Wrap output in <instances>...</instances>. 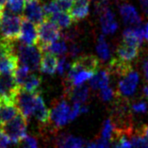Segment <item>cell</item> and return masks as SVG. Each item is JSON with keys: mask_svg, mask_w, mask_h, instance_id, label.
I'll return each instance as SVG.
<instances>
[{"mask_svg": "<svg viewBox=\"0 0 148 148\" xmlns=\"http://www.w3.org/2000/svg\"><path fill=\"white\" fill-rule=\"evenodd\" d=\"M21 24H22V16L12 13L6 8L3 9L0 20L1 40L14 42L19 39Z\"/></svg>", "mask_w": 148, "mask_h": 148, "instance_id": "obj_1", "label": "cell"}, {"mask_svg": "<svg viewBox=\"0 0 148 148\" xmlns=\"http://www.w3.org/2000/svg\"><path fill=\"white\" fill-rule=\"evenodd\" d=\"M19 58L15 53L14 42L0 41V75H12L17 68Z\"/></svg>", "mask_w": 148, "mask_h": 148, "instance_id": "obj_2", "label": "cell"}, {"mask_svg": "<svg viewBox=\"0 0 148 148\" xmlns=\"http://www.w3.org/2000/svg\"><path fill=\"white\" fill-rule=\"evenodd\" d=\"M42 50L39 45H27L25 44L18 45L17 56L22 65L26 66L30 72L37 71L42 57Z\"/></svg>", "mask_w": 148, "mask_h": 148, "instance_id": "obj_3", "label": "cell"}, {"mask_svg": "<svg viewBox=\"0 0 148 148\" xmlns=\"http://www.w3.org/2000/svg\"><path fill=\"white\" fill-rule=\"evenodd\" d=\"M27 119L19 112L12 121L2 125L1 130L13 143H19L27 136Z\"/></svg>", "mask_w": 148, "mask_h": 148, "instance_id": "obj_4", "label": "cell"}, {"mask_svg": "<svg viewBox=\"0 0 148 148\" xmlns=\"http://www.w3.org/2000/svg\"><path fill=\"white\" fill-rule=\"evenodd\" d=\"M60 28L49 19H45L40 26H38V45L45 52L47 46L60 39Z\"/></svg>", "mask_w": 148, "mask_h": 148, "instance_id": "obj_5", "label": "cell"}, {"mask_svg": "<svg viewBox=\"0 0 148 148\" xmlns=\"http://www.w3.org/2000/svg\"><path fill=\"white\" fill-rule=\"evenodd\" d=\"M50 121L52 122L56 129L62 127L71 122V108L66 99H56L52 103L50 110Z\"/></svg>", "mask_w": 148, "mask_h": 148, "instance_id": "obj_6", "label": "cell"}, {"mask_svg": "<svg viewBox=\"0 0 148 148\" xmlns=\"http://www.w3.org/2000/svg\"><path fill=\"white\" fill-rule=\"evenodd\" d=\"M139 83V74L134 69L127 75L123 77L118 82L117 91L115 92L117 98L127 99L129 96L134 95L136 88Z\"/></svg>", "mask_w": 148, "mask_h": 148, "instance_id": "obj_7", "label": "cell"}, {"mask_svg": "<svg viewBox=\"0 0 148 148\" xmlns=\"http://www.w3.org/2000/svg\"><path fill=\"white\" fill-rule=\"evenodd\" d=\"M37 95V93H36ZM36 95L24 91L21 87L17 95V106L18 110L25 117L29 120L30 117L34 114Z\"/></svg>", "mask_w": 148, "mask_h": 148, "instance_id": "obj_8", "label": "cell"}, {"mask_svg": "<svg viewBox=\"0 0 148 148\" xmlns=\"http://www.w3.org/2000/svg\"><path fill=\"white\" fill-rule=\"evenodd\" d=\"M41 1L42 0H27L26 8L23 13L24 17H26L37 27L46 19Z\"/></svg>", "mask_w": 148, "mask_h": 148, "instance_id": "obj_9", "label": "cell"}, {"mask_svg": "<svg viewBox=\"0 0 148 148\" xmlns=\"http://www.w3.org/2000/svg\"><path fill=\"white\" fill-rule=\"evenodd\" d=\"M19 40L27 45H38V27L22 15Z\"/></svg>", "mask_w": 148, "mask_h": 148, "instance_id": "obj_10", "label": "cell"}, {"mask_svg": "<svg viewBox=\"0 0 148 148\" xmlns=\"http://www.w3.org/2000/svg\"><path fill=\"white\" fill-rule=\"evenodd\" d=\"M144 40V27H127L123 32V42L127 45L140 48Z\"/></svg>", "mask_w": 148, "mask_h": 148, "instance_id": "obj_11", "label": "cell"}, {"mask_svg": "<svg viewBox=\"0 0 148 148\" xmlns=\"http://www.w3.org/2000/svg\"><path fill=\"white\" fill-rule=\"evenodd\" d=\"M33 115L35 116L36 120L39 122L41 128L47 126L50 123V110L45 106L41 92L36 95V103Z\"/></svg>", "mask_w": 148, "mask_h": 148, "instance_id": "obj_12", "label": "cell"}, {"mask_svg": "<svg viewBox=\"0 0 148 148\" xmlns=\"http://www.w3.org/2000/svg\"><path fill=\"white\" fill-rule=\"evenodd\" d=\"M90 88L87 85L73 86L69 91L64 92V99H69L74 104L84 105L89 98Z\"/></svg>", "mask_w": 148, "mask_h": 148, "instance_id": "obj_13", "label": "cell"}, {"mask_svg": "<svg viewBox=\"0 0 148 148\" xmlns=\"http://www.w3.org/2000/svg\"><path fill=\"white\" fill-rule=\"evenodd\" d=\"M100 24L104 34H112L118 29V23L114 18V13L109 8L100 13Z\"/></svg>", "mask_w": 148, "mask_h": 148, "instance_id": "obj_14", "label": "cell"}, {"mask_svg": "<svg viewBox=\"0 0 148 148\" xmlns=\"http://www.w3.org/2000/svg\"><path fill=\"white\" fill-rule=\"evenodd\" d=\"M55 148H86V146L85 142L81 138L68 134H60L56 138Z\"/></svg>", "mask_w": 148, "mask_h": 148, "instance_id": "obj_15", "label": "cell"}, {"mask_svg": "<svg viewBox=\"0 0 148 148\" xmlns=\"http://www.w3.org/2000/svg\"><path fill=\"white\" fill-rule=\"evenodd\" d=\"M119 10L125 25H133V26L139 27V25L142 23V18L133 6L124 3L119 7Z\"/></svg>", "mask_w": 148, "mask_h": 148, "instance_id": "obj_16", "label": "cell"}, {"mask_svg": "<svg viewBox=\"0 0 148 148\" xmlns=\"http://www.w3.org/2000/svg\"><path fill=\"white\" fill-rule=\"evenodd\" d=\"M79 64L83 71L91 72L92 74H96L99 71L100 61L98 58L92 54H86V55H81L77 57L75 60Z\"/></svg>", "mask_w": 148, "mask_h": 148, "instance_id": "obj_17", "label": "cell"}, {"mask_svg": "<svg viewBox=\"0 0 148 148\" xmlns=\"http://www.w3.org/2000/svg\"><path fill=\"white\" fill-rule=\"evenodd\" d=\"M90 2L89 0H74V4L70 10V15L74 22L84 19L89 15Z\"/></svg>", "mask_w": 148, "mask_h": 148, "instance_id": "obj_18", "label": "cell"}, {"mask_svg": "<svg viewBox=\"0 0 148 148\" xmlns=\"http://www.w3.org/2000/svg\"><path fill=\"white\" fill-rule=\"evenodd\" d=\"M58 63H59V59L57 56L48 51H45L42 53L40 69L41 72L45 74L54 75L58 70Z\"/></svg>", "mask_w": 148, "mask_h": 148, "instance_id": "obj_19", "label": "cell"}, {"mask_svg": "<svg viewBox=\"0 0 148 148\" xmlns=\"http://www.w3.org/2000/svg\"><path fill=\"white\" fill-rule=\"evenodd\" d=\"M139 49L140 48L134 47V46L131 45H127L124 44V42H122L121 45H118V47L116 49L117 58L125 61V62L132 63L139 57L140 54Z\"/></svg>", "mask_w": 148, "mask_h": 148, "instance_id": "obj_20", "label": "cell"}, {"mask_svg": "<svg viewBox=\"0 0 148 148\" xmlns=\"http://www.w3.org/2000/svg\"><path fill=\"white\" fill-rule=\"evenodd\" d=\"M110 74L108 69L99 70L93 77L90 79V87L92 90H101L108 87L110 84Z\"/></svg>", "mask_w": 148, "mask_h": 148, "instance_id": "obj_21", "label": "cell"}, {"mask_svg": "<svg viewBox=\"0 0 148 148\" xmlns=\"http://www.w3.org/2000/svg\"><path fill=\"white\" fill-rule=\"evenodd\" d=\"M41 84H42V77L38 75L31 74L28 75L27 80L25 81V83L22 86V89L27 92L36 95V93L40 92L39 88Z\"/></svg>", "mask_w": 148, "mask_h": 148, "instance_id": "obj_22", "label": "cell"}, {"mask_svg": "<svg viewBox=\"0 0 148 148\" xmlns=\"http://www.w3.org/2000/svg\"><path fill=\"white\" fill-rule=\"evenodd\" d=\"M50 21H52L53 23H55L60 28H68L71 27V25L73 24V19H72L71 15L68 12H59L48 18Z\"/></svg>", "mask_w": 148, "mask_h": 148, "instance_id": "obj_23", "label": "cell"}, {"mask_svg": "<svg viewBox=\"0 0 148 148\" xmlns=\"http://www.w3.org/2000/svg\"><path fill=\"white\" fill-rule=\"evenodd\" d=\"M100 138L111 143H113L117 139L116 130H115L114 125L112 124L110 119H108V120L104 121L100 133Z\"/></svg>", "mask_w": 148, "mask_h": 148, "instance_id": "obj_24", "label": "cell"}, {"mask_svg": "<svg viewBox=\"0 0 148 148\" xmlns=\"http://www.w3.org/2000/svg\"><path fill=\"white\" fill-rule=\"evenodd\" d=\"M96 51H97V54H98V57L103 61H106L110 59V46L108 45L104 35L99 36L98 41H97V45H96Z\"/></svg>", "mask_w": 148, "mask_h": 148, "instance_id": "obj_25", "label": "cell"}, {"mask_svg": "<svg viewBox=\"0 0 148 148\" xmlns=\"http://www.w3.org/2000/svg\"><path fill=\"white\" fill-rule=\"evenodd\" d=\"M45 51H48L50 53L54 54V55H61L63 56L64 54L67 52V45H66V42L64 38H60L55 42H53L50 45L47 46Z\"/></svg>", "mask_w": 148, "mask_h": 148, "instance_id": "obj_26", "label": "cell"}, {"mask_svg": "<svg viewBox=\"0 0 148 148\" xmlns=\"http://www.w3.org/2000/svg\"><path fill=\"white\" fill-rule=\"evenodd\" d=\"M132 148H148V140L143 135L139 128L135 129L134 133L131 136Z\"/></svg>", "mask_w": 148, "mask_h": 148, "instance_id": "obj_27", "label": "cell"}, {"mask_svg": "<svg viewBox=\"0 0 148 148\" xmlns=\"http://www.w3.org/2000/svg\"><path fill=\"white\" fill-rule=\"evenodd\" d=\"M29 72L30 71L28 70L26 66H24V65L18 66V68L14 71V73L12 74L14 80H15L16 84L18 86L22 87L25 81L27 80V78L28 77V75H29Z\"/></svg>", "mask_w": 148, "mask_h": 148, "instance_id": "obj_28", "label": "cell"}, {"mask_svg": "<svg viewBox=\"0 0 148 148\" xmlns=\"http://www.w3.org/2000/svg\"><path fill=\"white\" fill-rule=\"evenodd\" d=\"M95 74L91 73V72H88V71H80L75 75L74 79L72 80V84L73 86H80L83 85V83L86 82L87 80H90Z\"/></svg>", "mask_w": 148, "mask_h": 148, "instance_id": "obj_29", "label": "cell"}, {"mask_svg": "<svg viewBox=\"0 0 148 148\" xmlns=\"http://www.w3.org/2000/svg\"><path fill=\"white\" fill-rule=\"evenodd\" d=\"M148 110V102L144 99H139L131 103V110L138 114L145 113Z\"/></svg>", "mask_w": 148, "mask_h": 148, "instance_id": "obj_30", "label": "cell"}, {"mask_svg": "<svg viewBox=\"0 0 148 148\" xmlns=\"http://www.w3.org/2000/svg\"><path fill=\"white\" fill-rule=\"evenodd\" d=\"M115 96H116V93L113 91V89L110 87V86L99 90V98L104 101V102L111 101Z\"/></svg>", "mask_w": 148, "mask_h": 148, "instance_id": "obj_31", "label": "cell"}, {"mask_svg": "<svg viewBox=\"0 0 148 148\" xmlns=\"http://www.w3.org/2000/svg\"><path fill=\"white\" fill-rule=\"evenodd\" d=\"M18 148H39L38 142L34 137L26 136L25 138L19 143Z\"/></svg>", "mask_w": 148, "mask_h": 148, "instance_id": "obj_32", "label": "cell"}, {"mask_svg": "<svg viewBox=\"0 0 148 148\" xmlns=\"http://www.w3.org/2000/svg\"><path fill=\"white\" fill-rule=\"evenodd\" d=\"M70 64L68 63L67 59L65 56H61L59 59V63H58V70L57 72L59 75H63L68 73V71L70 70Z\"/></svg>", "mask_w": 148, "mask_h": 148, "instance_id": "obj_33", "label": "cell"}, {"mask_svg": "<svg viewBox=\"0 0 148 148\" xmlns=\"http://www.w3.org/2000/svg\"><path fill=\"white\" fill-rule=\"evenodd\" d=\"M113 148H132L131 143L127 139V136L121 135L113 142Z\"/></svg>", "mask_w": 148, "mask_h": 148, "instance_id": "obj_34", "label": "cell"}, {"mask_svg": "<svg viewBox=\"0 0 148 148\" xmlns=\"http://www.w3.org/2000/svg\"><path fill=\"white\" fill-rule=\"evenodd\" d=\"M58 7L60 12H67L68 10H71L74 4V0H55Z\"/></svg>", "mask_w": 148, "mask_h": 148, "instance_id": "obj_35", "label": "cell"}, {"mask_svg": "<svg viewBox=\"0 0 148 148\" xmlns=\"http://www.w3.org/2000/svg\"><path fill=\"white\" fill-rule=\"evenodd\" d=\"M81 51V48L80 46H79L77 42H71L69 47H68V54H69V56L74 58V57H77V55H79V53Z\"/></svg>", "mask_w": 148, "mask_h": 148, "instance_id": "obj_36", "label": "cell"}, {"mask_svg": "<svg viewBox=\"0 0 148 148\" xmlns=\"http://www.w3.org/2000/svg\"><path fill=\"white\" fill-rule=\"evenodd\" d=\"M143 71L144 75V78L148 82V56H146L145 59L143 60Z\"/></svg>", "mask_w": 148, "mask_h": 148, "instance_id": "obj_37", "label": "cell"}, {"mask_svg": "<svg viewBox=\"0 0 148 148\" xmlns=\"http://www.w3.org/2000/svg\"><path fill=\"white\" fill-rule=\"evenodd\" d=\"M95 143L97 144V146H98V148H110V143H109V142H108V140H104V139L99 138Z\"/></svg>", "mask_w": 148, "mask_h": 148, "instance_id": "obj_38", "label": "cell"}, {"mask_svg": "<svg viewBox=\"0 0 148 148\" xmlns=\"http://www.w3.org/2000/svg\"><path fill=\"white\" fill-rule=\"evenodd\" d=\"M139 130L142 132L143 135L148 140V124H146V125H142L139 127Z\"/></svg>", "mask_w": 148, "mask_h": 148, "instance_id": "obj_39", "label": "cell"}, {"mask_svg": "<svg viewBox=\"0 0 148 148\" xmlns=\"http://www.w3.org/2000/svg\"><path fill=\"white\" fill-rule=\"evenodd\" d=\"M140 6H142V9L143 10V12L148 15V0H140Z\"/></svg>", "mask_w": 148, "mask_h": 148, "instance_id": "obj_40", "label": "cell"}, {"mask_svg": "<svg viewBox=\"0 0 148 148\" xmlns=\"http://www.w3.org/2000/svg\"><path fill=\"white\" fill-rule=\"evenodd\" d=\"M143 93L144 97L148 99V84L143 86Z\"/></svg>", "mask_w": 148, "mask_h": 148, "instance_id": "obj_41", "label": "cell"}, {"mask_svg": "<svg viewBox=\"0 0 148 148\" xmlns=\"http://www.w3.org/2000/svg\"><path fill=\"white\" fill-rule=\"evenodd\" d=\"M143 27H144V39L148 42V23Z\"/></svg>", "mask_w": 148, "mask_h": 148, "instance_id": "obj_42", "label": "cell"}, {"mask_svg": "<svg viewBox=\"0 0 148 148\" xmlns=\"http://www.w3.org/2000/svg\"><path fill=\"white\" fill-rule=\"evenodd\" d=\"M86 148H98V146H97L96 143H90L87 144Z\"/></svg>", "mask_w": 148, "mask_h": 148, "instance_id": "obj_43", "label": "cell"}, {"mask_svg": "<svg viewBox=\"0 0 148 148\" xmlns=\"http://www.w3.org/2000/svg\"><path fill=\"white\" fill-rule=\"evenodd\" d=\"M6 3H7V0H0V7H1V8H4Z\"/></svg>", "mask_w": 148, "mask_h": 148, "instance_id": "obj_44", "label": "cell"}, {"mask_svg": "<svg viewBox=\"0 0 148 148\" xmlns=\"http://www.w3.org/2000/svg\"><path fill=\"white\" fill-rule=\"evenodd\" d=\"M5 8V7H4ZM4 8H1V7H0V17H1V15H2V12H3V9Z\"/></svg>", "mask_w": 148, "mask_h": 148, "instance_id": "obj_45", "label": "cell"}, {"mask_svg": "<svg viewBox=\"0 0 148 148\" xmlns=\"http://www.w3.org/2000/svg\"><path fill=\"white\" fill-rule=\"evenodd\" d=\"M2 122H1V120H0V130H1V129H2Z\"/></svg>", "mask_w": 148, "mask_h": 148, "instance_id": "obj_46", "label": "cell"}, {"mask_svg": "<svg viewBox=\"0 0 148 148\" xmlns=\"http://www.w3.org/2000/svg\"><path fill=\"white\" fill-rule=\"evenodd\" d=\"M0 20H1V17H0ZM0 41H1V32H0Z\"/></svg>", "mask_w": 148, "mask_h": 148, "instance_id": "obj_47", "label": "cell"}]
</instances>
